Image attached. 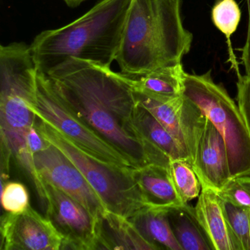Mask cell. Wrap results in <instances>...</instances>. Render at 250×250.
Instances as JSON below:
<instances>
[{"instance_id":"6da1fadb","label":"cell","mask_w":250,"mask_h":250,"mask_svg":"<svg viewBox=\"0 0 250 250\" xmlns=\"http://www.w3.org/2000/svg\"><path fill=\"white\" fill-rule=\"evenodd\" d=\"M46 75L62 102L135 169L169 166L170 159L146 140L136 124L137 99L125 74L70 58Z\"/></svg>"},{"instance_id":"7a4b0ae2","label":"cell","mask_w":250,"mask_h":250,"mask_svg":"<svg viewBox=\"0 0 250 250\" xmlns=\"http://www.w3.org/2000/svg\"><path fill=\"white\" fill-rule=\"evenodd\" d=\"M192 41L183 24L181 0H131L116 61L122 74L140 77L181 63Z\"/></svg>"},{"instance_id":"3957f363","label":"cell","mask_w":250,"mask_h":250,"mask_svg":"<svg viewBox=\"0 0 250 250\" xmlns=\"http://www.w3.org/2000/svg\"><path fill=\"white\" fill-rule=\"evenodd\" d=\"M131 3V0H101L70 24L42 32L30 45L38 71L48 74L70 58L111 68Z\"/></svg>"},{"instance_id":"277c9868","label":"cell","mask_w":250,"mask_h":250,"mask_svg":"<svg viewBox=\"0 0 250 250\" xmlns=\"http://www.w3.org/2000/svg\"><path fill=\"white\" fill-rule=\"evenodd\" d=\"M38 69L30 46L13 42L0 46L1 147L11 152L27 172L38 192L43 182L27 147V137L36 124L30 108L37 84Z\"/></svg>"},{"instance_id":"5b68a950","label":"cell","mask_w":250,"mask_h":250,"mask_svg":"<svg viewBox=\"0 0 250 250\" xmlns=\"http://www.w3.org/2000/svg\"><path fill=\"white\" fill-rule=\"evenodd\" d=\"M36 128L43 140L58 147L80 169L108 211L129 219L148 206L133 178V169H118L93 159L61 131L38 117Z\"/></svg>"},{"instance_id":"8992f818","label":"cell","mask_w":250,"mask_h":250,"mask_svg":"<svg viewBox=\"0 0 250 250\" xmlns=\"http://www.w3.org/2000/svg\"><path fill=\"white\" fill-rule=\"evenodd\" d=\"M184 96L201 109L226 144L231 177L250 175V137L238 105L226 89L216 84L211 71L186 73Z\"/></svg>"},{"instance_id":"52a82bcc","label":"cell","mask_w":250,"mask_h":250,"mask_svg":"<svg viewBox=\"0 0 250 250\" xmlns=\"http://www.w3.org/2000/svg\"><path fill=\"white\" fill-rule=\"evenodd\" d=\"M30 108L39 119L55 127L93 159L118 169H135L122 153L90 128L62 102L46 74L39 71L36 92Z\"/></svg>"},{"instance_id":"ba28073f","label":"cell","mask_w":250,"mask_h":250,"mask_svg":"<svg viewBox=\"0 0 250 250\" xmlns=\"http://www.w3.org/2000/svg\"><path fill=\"white\" fill-rule=\"evenodd\" d=\"M44 184L46 217L62 238L61 250H96L99 219L52 184Z\"/></svg>"},{"instance_id":"9c48e42d","label":"cell","mask_w":250,"mask_h":250,"mask_svg":"<svg viewBox=\"0 0 250 250\" xmlns=\"http://www.w3.org/2000/svg\"><path fill=\"white\" fill-rule=\"evenodd\" d=\"M134 93L137 102L153 114L188 153L192 165L207 121L200 108L184 94L162 98Z\"/></svg>"},{"instance_id":"30bf717a","label":"cell","mask_w":250,"mask_h":250,"mask_svg":"<svg viewBox=\"0 0 250 250\" xmlns=\"http://www.w3.org/2000/svg\"><path fill=\"white\" fill-rule=\"evenodd\" d=\"M33 159L42 181L77 200L96 219H100L107 210L80 169L58 147L46 142L44 148L35 153Z\"/></svg>"},{"instance_id":"8fae6325","label":"cell","mask_w":250,"mask_h":250,"mask_svg":"<svg viewBox=\"0 0 250 250\" xmlns=\"http://www.w3.org/2000/svg\"><path fill=\"white\" fill-rule=\"evenodd\" d=\"M3 250H61L62 235L46 216L29 206L20 213L2 216Z\"/></svg>"},{"instance_id":"7c38bea8","label":"cell","mask_w":250,"mask_h":250,"mask_svg":"<svg viewBox=\"0 0 250 250\" xmlns=\"http://www.w3.org/2000/svg\"><path fill=\"white\" fill-rule=\"evenodd\" d=\"M191 166L202 188L219 191L232 178L225 140L208 118Z\"/></svg>"},{"instance_id":"4fadbf2b","label":"cell","mask_w":250,"mask_h":250,"mask_svg":"<svg viewBox=\"0 0 250 250\" xmlns=\"http://www.w3.org/2000/svg\"><path fill=\"white\" fill-rule=\"evenodd\" d=\"M132 176L147 206L167 208L184 204L174 185L169 166L147 165L133 169Z\"/></svg>"},{"instance_id":"5bb4252c","label":"cell","mask_w":250,"mask_h":250,"mask_svg":"<svg viewBox=\"0 0 250 250\" xmlns=\"http://www.w3.org/2000/svg\"><path fill=\"white\" fill-rule=\"evenodd\" d=\"M195 211L214 250H238L228 228L222 200L215 190L202 188Z\"/></svg>"},{"instance_id":"9a60e30c","label":"cell","mask_w":250,"mask_h":250,"mask_svg":"<svg viewBox=\"0 0 250 250\" xmlns=\"http://www.w3.org/2000/svg\"><path fill=\"white\" fill-rule=\"evenodd\" d=\"M97 250H158L129 219L108 210L99 221Z\"/></svg>"},{"instance_id":"2e32d148","label":"cell","mask_w":250,"mask_h":250,"mask_svg":"<svg viewBox=\"0 0 250 250\" xmlns=\"http://www.w3.org/2000/svg\"><path fill=\"white\" fill-rule=\"evenodd\" d=\"M167 217L182 250H214L197 218L195 208L188 203L168 208Z\"/></svg>"},{"instance_id":"e0dca14e","label":"cell","mask_w":250,"mask_h":250,"mask_svg":"<svg viewBox=\"0 0 250 250\" xmlns=\"http://www.w3.org/2000/svg\"><path fill=\"white\" fill-rule=\"evenodd\" d=\"M186 72L182 63L163 67L140 77H128L134 91L156 97L172 98L184 94Z\"/></svg>"},{"instance_id":"ac0fdd59","label":"cell","mask_w":250,"mask_h":250,"mask_svg":"<svg viewBox=\"0 0 250 250\" xmlns=\"http://www.w3.org/2000/svg\"><path fill=\"white\" fill-rule=\"evenodd\" d=\"M167 208L146 206L129 220L145 239L158 250H182L169 225Z\"/></svg>"},{"instance_id":"d6986e66","label":"cell","mask_w":250,"mask_h":250,"mask_svg":"<svg viewBox=\"0 0 250 250\" xmlns=\"http://www.w3.org/2000/svg\"><path fill=\"white\" fill-rule=\"evenodd\" d=\"M135 121L140 132L146 140L162 150L170 160H185L191 164L188 153L182 148L173 136L151 112L138 102L136 107Z\"/></svg>"},{"instance_id":"ffe728a7","label":"cell","mask_w":250,"mask_h":250,"mask_svg":"<svg viewBox=\"0 0 250 250\" xmlns=\"http://www.w3.org/2000/svg\"><path fill=\"white\" fill-rule=\"evenodd\" d=\"M169 172L175 188L183 203H188L200 195L202 186L189 162L185 160H171Z\"/></svg>"},{"instance_id":"44dd1931","label":"cell","mask_w":250,"mask_h":250,"mask_svg":"<svg viewBox=\"0 0 250 250\" xmlns=\"http://www.w3.org/2000/svg\"><path fill=\"white\" fill-rule=\"evenodd\" d=\"M221 200L228 228L238 250H250V208Z\"/></svg>"},{"instance_id":"7402d4cb","label":"cell","mask_w":250,"mask_h":250,"mask_svg":"<svg viewBox=\"0 0 250 250\" xmlns=\"http://www.w3.org/2000/svg\"><path fill=\"white\" fill-rule=\"evenodd\" d=\"M241 12L235 0H217L211 10V20L215 27L226 36L229 43L231 36L236 31Z\"/></svg>"},{"instance_id":"603a6c76","label":"cell","mask_w":250,"mask_h":250,"mask_svg":"<svg viewBox=\"0 0 250 250\" xmlns=\"http://www.w3.org/2000/svg\"><path fill=\"white\" fill-rule=\"evenodd\" d=\"M216 192L225 201L250 208V175L232 177Z\"/></svg>"},{"instance_id":"cb8c5ba5","label":"cell","mask_w":250,"mask_h":250,"mask_svg":"<svg viewBox=\"0 0 250 250\" xmlns=\"http://www.w3.org/2000/svg\"><path fill=\"white\" fill-rule=\"evenodd\" d=\"M2 205L8 213H20L24 211L30 206L27 188L19 182L2 184Z\"/></svg>"},{"instance_id":"d4e9b609","label":"cell","mask_w":250,"mask_h":250,"mask_svg":"<svg viewBox=\"0 0 250 250\" xmlns=\"http://www.w3.org/2000/svg\"><path fill=\"white\" fill-rule=\"evenodd\" d=\"M236 85L238 106L250 137V77L238 73Z\"/></svg>"},{"instance_id":"484cf974","label":"cell","mask_w":250,"mask_h":250,"mask_svg":"<svg viewBox=\"0 0 250 250\" xmlns=\"http://www.w3.org/2000/svg\"><path fill=\"white\" fill-rule=\"evenodd\" d=\"M27 143L29 150L33 156H34L35 153L43 150L46 146V142L43 140V137L36 129V124L30 128L27 134Z\"/></svg>"},{"instance_id":"4316f807","label":"cell","mask_w":250,"mask_h":250,"mask_svg":"<svg viewBox=\"0 0 250 250\" xmlns=\"http://www.w3.org/2000/svg\"><path fill=\"white\" fill-rule=\"evenodd\" d=\"M247 2L249 14L248 31H247V41L243 48L242 57H241L243 62L250 61V0H247Z\"/></svg>"},{"instance_id":"83f0119b","label":"cell","mask_w":250,"mask_h":250,"mask_svg":"<svg viewBox=\"0 0 250 250\" xmlns=\"http://www.w3.org/2000/svg\"><path fill=\"white\" fill-rule=\"evenodd\" d=\"M63 1L70 8H77L87 0H63Z\"/></svg>"},{"instance_id":"f1b7e54d","label":"cell","mask_w":250,"mask_h":250,"mask_svg":"<svg viewBox=\"0 0 250 250\" xmlns=\"http://www.w3.org/2000/svg\"><path fill=\"white\" fill-rule=\"evenodd\" d=\"M244 68H245L246 75L250 77V61L244 62Z\"/></svg>"}]
</instances>
